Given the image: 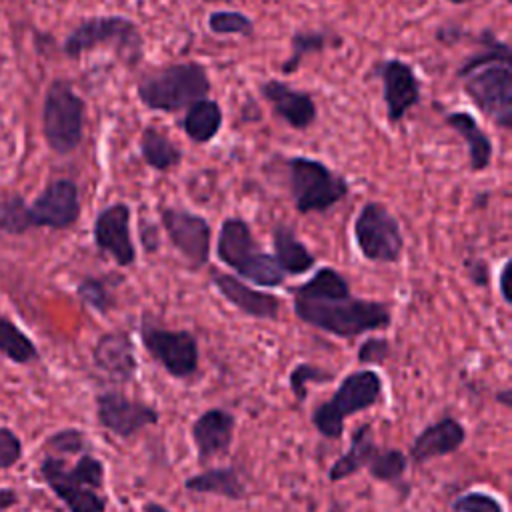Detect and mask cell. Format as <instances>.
I'll return each instance as SVG.
<instances>
[{
    "mask_svg": "<svg viewBox=\"0 0 512 512\" xmlns=\"http://www.w3.org/2000/svg\"><path fill=\"white\" fill-rule=\"evenodd\" d=\"M76 294L88 308L96 310L98 314H106L114 304L112 294L108 290V284L102 278H96V276L82 278L76 286Z\"/></svg>",
    "mask_w": 512,
    "mask_h": 512,
    "instance_id": "cell-34",
    "label": "cell"
},
{
    "mask_svg": "<svg viewBox=\"0 0 512 512\" xmlns=\"http://www.w3.org/2000/svg\"><path fill=\"white\" fill-rule=\"evenodd\" d=\"M260 96L270 104L272 112L294 130H306L316 122L318 110L312 96L304 90H296L290 84L270 78L260 86Z\"/></svg>",
    "mask_w": 512,
    "mask_h": 512,
    "instance_id": "cell-18",
    "label": "cell"
},
{
    "mask_svg": "<svg viewBox=\"0 0 512 512\" xmlns=\"http://www.w3.org/2000/svg\"><path fill=\"white\" fill-rule=\"evenodd\" d=\"M96 418L102 428L122 440H128L140 430L156 426L160 422V412L120 390H104L96 396Z\"/></svg>",
    "mask_w": 512,
    "mask_h": 512,
    "instance_id": "cell-13",
    "label": "cell"
},
{
    "mask_svg": "<svg viewBox=\"0 0 512 512\" xmlns=\"http://www.w3.org/2000/svg\"><path fill=\"white\" fill-rule=\"evenodd\" d=\"M494 398H496V402L502 404L504 408H512V390H510V388H504V390L496 392Z\"/></svg>",
    "mask_w": 512,
    "mask_h": 512,
    "instance_id": "cell-45",
    "label": "cell"
},
{
    "mask_svg": "<svg viewBox=\"0 0 512 512\" xmlns=\"http://www.w3.org/2000/svg\"><path fill=\"white\" fill-rule=\"evenodd\" d=\"M222 124H224L222 108L212 98H200V100L192 102L186 108V114L182 118L184 134L196 144H206V142L214 140L218 136Z\"/></svg>",
    "mask_w": 512,
    "mask_h": 512,
    "instance_id": "cell-26",
    "label": "cell"
},
{
    "mask_svg": "<svg viewBox=\"0 0 512 512\" xmlns=\"http://www.w3.org/2000/svg\"><path fill=\"white\" fill-rule=\"evenodd\" d=\"M272 246V256L286 276H302L310 272L316 264V256L288 224H276L272 228Z\"/></svg>",
    "mask_w": 512,
    "mask_h": 512,
    "instance_id": "cell-22",
    "label": "cell"
},
{
    "mask_svg": "<svg viewBox=\"0 0 512 512\" xmlns=\"http://www.w3.org/2000/svg\"><path fill=\"white\" fill-rule=\"evenodd\" d=\"M352 234L362 258L378 264H394L402 258L404 236L396 216L376 200H368L358 210Z\"/></svg>",
    "mask_w": 512,
    "mask_h": 512,
    "instance_id": "cell-9",
    "label": "cell"
},
{
    "mask_svg": "<svg viewBox=\"0 0 512 512\" xmlns=\"http://www.w3.org/2000/svg\"><path fill=\"white\" fill-rule=\"evenodd\" d=\"M94 48H110L126 68H136L144 56V38L134 20L112 14L82 20L62 46L64 54L74 60Z\"/></svg>",
    "mask_w": 512,
    "mask_h": 512,
    "instance_id": "cell-5",
    "label": "cell"
},
{
    "mask_svg": "<svg viewBox=\"0 0 512 512\" xmlns=\"http://www.w3.org/2000/svg\"><path fill=\"white\" fill-rule=\"evenodd\" d=\"M0 354L16 364H30L40 358L32 338L4 314H0Z\"/></svg>",
    "mask_w": 512,
    "mask_h": 512,
    "instance_id": "cell-29",
    "label": "cell"
},
{
    "mask_svg": "<svg viewBox=\"0 0 512 512\" xmlns=\"http://www.w3.org/2000/svg\"><path fill=\"white\" fill-rule=\"evenodd\" d=\"M140 340L148 356L172 378L186 380L198 370V340L190 330H172L142 318Z\"/></svg>",
    "mask_w": 512,
    "mask_h": 512,
    "instance_id": "cell-10",
    "label": "cell"
},
{
    "mask_svg": "<svg viewBox=\"0 0 512 512\" xmlns=\"http://www.w3.org/2000/svg\"><path fill=\"white\" fill-rule=\"evenodd\" d=\"M462 36H464V30L454 22H448V24H444L436 30V40L442 42V44H448V46L462 40Z\"/></svg>",
    "mask_w": 512,
    "mask_h": 512,
    "instance_id": "cell-42",
    "label": "cell"
},
{
    "mask_svg": "<svg viewBox=\"0 0 512 512\" xmlns=\"http://www.w3.org/2000/svg\"><path fill=\"white\" fill-rule=\"evenodd\" d=\"M372 76L382 82V100L386 106V118L390 124H400L404 116L420 102L422 82L414 68L400 58L380 60Z\"/></svg>",
    "mask_w": 512,
    "mask_h": 512,
    "instance_id": "cell-14",
    "label": "cell"
},
{
    "mask_svg": "<svg viewBox=\"0 0 512 512\" xmlns=\"http://www.w3.org/2000/svg\"><path fill=\"white\" fill-rule=\"evenodd\" d=\"M18 494L12 488H0V512H6L8 508L16 506Z\"/></svg>",
    "mask_w": 512,
    "mask_h": 512,
    "instance_id": "cell-44",
    "label": "cell"
},
{
    "mask_svg": "<svg viewBox=\"0 0 512 512\" xmlns=\"http://www.w3.org/2000/svg\"><path fill=\"white\" fill-rule=\"evenodd\" d=\"M86 104L70 82L54 80L42 104V134L48 148L60 156L74 152L84 138Z\"/></svg>",
    "mask_w": 512,
    "mask_h": 512,
    "instance_id": "cell-8",
    "label": "cell"
},
{
    "mask_svg": "<svg viewBox=\"0 0 512 512\" xmlns=\"http://www.w3.org/2000/svg\"><path fill=\"white\" fill-rule=\"evenodd\" d=\"M138 146L142 160L158 172H168L182 162V150L156 126L142 130Z\"/></svg>",
    "mask_w": 512,
    "mask_h": 512,
    "instance_id": "cell-27",
    "label": "cell"
},
{
    "mask_svg": "<svg viewBox=\"0 0 512 512\" xmlns=\"http://www.w3.org/2000/svg\"><path fill=\"white\" fill-rule=\"evenodd\" d=\"M142 512H172L170 508H166L164 504L160 502H154V500H148L142 504Z\"/></svg>",
    "mask_w": 512,
    "mask_h": 512,
    "instance_id": "cell-46",
    "label": "cell"
},
{
    "mask_svg": "<svg viewBox=\"0 0 512 512\" xmlns=\"http://www.w3.org/2000/svg\"><path fill=\"white\" fill-rule=\"evenodd\" d=\"M46 448L56 454H84L90 448V440L80 428H62L46 438Z\"/></svg>",
    "mask_w": 512,
    "mask_h": 512,
    "instance_id": "cell-35",
    "label": "cell"
},
{
    "mask_svg": "<svg viewBox=\"0 0 512 512\" xmlns=\"http://www.w3.org/2000/svg\"><path fill=\"white\" fill-rule=\"evenodd\" d=\"M138 236H140V242H142L146 254L158 252V248H160V230L154 222H150L148 218L142 216L138 220Z\"/></svg>",
    "mask_w": 512,
    "mask_h": 512,
    "instance_id": "cell-41",
    "label": "cell"
},
{
    "mask_svg": "<svg viewBox=\"0 0 512 512\" xmlns=\"http://www.w3.org/2000/svg\"><path fill=\"white\" fill-rule=\"evenodd\" d=\"M80 218V192L74 180H52L28 206L32 228L66 230Z\"/></svg>",
    "mask_w": 512,
    "mask_h": 512,
    "instance_id": "cell-15",
    "label": "cell"
},
{
    "mask_svg": "<svg viewBox=\"0 0 512 512\" xmlns=\"http://www.w3.org/2000/svg\"><path fill=\"white\" fill-rule=\"evenodd\" d=\"M210 280L218 294L224 300H228L234 308H238L242 314L258 320H276L280 316L282 302L278 296L264 290H256L238 276L218 270L210 272Z\"/></svg>",
    "mask_w": 512,
    "mask_h": 512,
    "instance_id": "cell-17",
    "label": "cell"
},
{
    "mask_svg": "<svg viewBox=\"0 0 512 512\" xmlns=\"http://www.w3.org/2000/svg\"><path fill=\"white\" fill-rule=\"evenodd\" d=\"M212 84L208 70L194 60L174 62L142 72L136 80V96L156 112L186 110L192 102L208 98Z\"/></svg>",
    "mask_w": 512,
    "mask_h": 512,
    "instance_id": "cell-2",
    "label": "cell"
},
{
    "mask_svg": "<svg viewBox=\"0 0 512 512\" xmlns=\"http://www.w3.org/2000/svg\"><path fill=\"white\" fill-rule=\"evenodd\" d=\"M388 354H390V342L380 336H370L360 344L356 358L360 364H380L388 358Z\"/></svg>",
    "mask_w": 512,
    "mask_h": 512,
    "instance_id": "cell-39",
    "label": "cell"
},
{
    "mask_svg": "<svg viewBox=\"0 0 512 512\" xmlns=\"http://www.w3.org/2000/svg\"><path fill=\"white\" fill-rule=\"evenodd\" d=\"M216 256L222 264L232 268L238 278H244L256 286L276 288L286 280V274L274 256L260 250V244L252 236L250 224L242 216H230L220 224Z\"/></svg>",
    "mask_w": 512,
    "mask_h": 512,
    "instance_id": "cell-4",
    "label": "cell"
},
{
    "mask_svg": "<svg viewBox=\"0 0 512 512\" xmlns=\"http://www.w3.org/2000/svg\"><path fill=\"white\" fill-rule=\"evenodd\" d=\"M476 42L480 44V50L462 62V66L456 70L458 78H466L474 70L488 66V64H510V60H512L510 46L504 40H500L492 30H488V28L482 30L476 36Z\"/></svg>",
    "mask_w": 512,
    "mask_h": 512,
    "instance_id": "cell-28",
    "label": "cell"
},
{
    "mask_svg": "<svg viewBox=\"0 0 512 512\" xmlns=\"http://www.w3.org/2000/svg\"><path fill=\"white\" fill-rule=\"evenodd\" d=\"M334 380V374L316 366V364H310V362H300L296 364L290 374H288V388L290 392L294 394V398L298 402H304L308 398V384L314 382V384H326V382H332Z\"/></svg>",
    "mask_w": 512,
    "mask_h": 512,
    "instance_id": "cell-33",
    "label": "cell"
},
{
    "mask_svg": "<svg viewBox=\"0 0 512 512\" xmlns=\"http://www.w3.org/2000/svg\"><path fill=\"white\" fill-rule=\"evenodd\" d=\"M446 126L452 128L468 146V160H470V170L472 172H482L490 166L492 162V140L488 138V134L480 128L478 120L464 110L458 112H450L444 118Z\"/></svg>",
    "mask_w": 512,
    "mask_h": 512,
    "instance_id": "cell-23",
    "label": "cell"
},
{
    "mask_svg": "<svg viewBox=\"0 0 512 512\" xmlns=\"http://www.w3.org/2000/svg\"><path fill=\"white\" fill-rule=\"evenodd\" d=\"M466 440V428L452 416H444L438 422L422 428L410 444L408 460L414 464H424L434 458L448 456L456 452Z\"/></svg>",
    "mask_w": 512,
    "mask_h": 512,
    "instance_id": "cell-21",
    "label": "cell"
},
{
    "mask_svg": "<svg viewBox=\"0 0 512 512\" xmlns=\"http://www.w3.org/2000/svg\"><path fill=\"white\" fill-rule=\"evenodd\" d=\"M366 468L374 480L394 484L404 476L408 468V456L398 448H386V450L378 448Z\"/></svg>",
    "mask_w": 512,
    "mask_h": 512,
    "instance_id": "cell-31",
    "label": "cell"
},
{
    "mask_svg": "<svg viewBox=\"0 0 512 512\" xmlns=\"http://www.w3.org/2000/svg\"><path fill=\"white\" fill-rule=\"evenodd\" d=\"M184 488L194 494H214L228 500L246 498V486L232 466L206 468L184 480Z\"/></svg>",
    "mask_w": 512,
    "mask_h": 512,
    "instance_id": "cell-25",
    "label": "cell"
},
{
    "mask_svg": "<svg viewBox=\"0 0 512 512\" xmlns=\"http://www.w3.org/2000/svg\"><path fill=\"white\" fill-rule=\"evenodd\" d=\"M40 474L48 488L64 502L70 512H104V464L90 452L80 454L74 466L64 458L46 456L40 462Z\"/></svg>",
    "mask_w": 512,
    "mask_h": 512,
    "instance_id": "cell-3",
    "label": "cell"
},
{
    "mask_svg": "<svg viewBox=\"0 0 512 512\" xmlns=\"http://www.w3.org/2000/svg\"><path fill=\"white\" fill-rule=\"evenodd\" d=\"M330 42L340 44V42H334V38L330 40V36L322 30H298V32H294L292 38H290V56L282 62L280 72L284 76L294 74L308 54L322 52Z\"/></svg>",
    "mask_w": 512,
    "mask_h": 512,
    "instance_id": "cell-30",
    "label": "cell"
},
{
    "mask_svg": "<svg viewBox=\"0 0 512 512\" xmlns=\"http://www.w3.org/2000/svg\"><path fill=\"white\" fill-rule=\"evenodd\" d=\"M510 258H506L504 262H502V266H500V272H498V292H500V298L504 300V304L506 306H510L512 304V298H510V294H508V272H510Z\"/></svg>",
    "mask_w": 512,
    "mask_h": 512,
    "instance_id": "cell-43",
    "label": "cell"
},
{
    "mask_svg": "<svg viewBox=\"0 0 512 512\" xmlns=\"http://www.w3.org/2000/svg\"><path fill=\"white\" fill-rule=\"evenodd\" d=\"M454 512H504L502 502L482 490H470L452 502Z\"/></svg>",
    "mask_w": 512,
    "mask_h": 512,
    "instance_id": "cell-37",
    "label": "cell"
},
{
    "mask_svg": "<svg viewBox=\"0 0 512 512\" xmlns=\"http://www.w3.org/2000/svg\"><path fill=\"white\" fill-rule=\"evenodd\" d=\"M292 308L300 322L338 338L384 330L392 322L386 302L356 298L346 276L332 266H320L310 280L292 290Z\"/></svg>",
    "mask_w": 512,
    "mask_h": 512,
    "instance_id": "cell-1",
    "label": "cell"
},
{
    "mask_svg": "<svg viewBox=\"0 0 512 512\" xmlns=\"http://www.w3.org/2000/svg\"><path fill=\"white\" fill-rule=\"evenodd\" d=\"M382 388V376L372 368H360L346 374L336 392L312 410V426L320 436L340 440L346 418L376 406L382 398Z\"/></svg>",
    "mask_w": 512,
    "mask_h": 512,
    "instance_id": "cell-6",
    "label": "cell"
},
{
    "mask_svg": "<svg viewBox=\"0 0 512 512\" xmlns=\"http://www.w3.org/2000/svg\"><path fill=\"white\" fill-rule=\"evenodd\" d=\"M22 458V442L14 430L0 426V470L12 468Z\"/></svg>",
    "mask_w": 512,
    "mask_h": 512,
    "instance_id": "cell-38",
    "label": "cell"
},
{
    "mask_svg": "<svg viewBox=\"0 0 512 512\" xmlns=\"http://www.w3.org/2000/svg\"><path fill=\"white\" fill-rule=\"evenodd\" d=\"M290 194L298 214L326 212L350 194V184L322 160L308 156L288 158Z\"/></svg>",
    "mask_w": 512,
    "mask_h": 512,
    "instance_id": "cell-7",
    "label": "cell"
},
{
    "mask_svg": "<svg viewBox=\"0 0 512 512\" xmlns=\"http://www.w3.org/2000/svg\"><path fill=\"white\" fill-rule=\"evenodd\" d=\"M132 210L126 202H114L102 208L92 226V238L100 252L108 254L118 266L136 262V246L130 232Z\"/></svg>",
    "mask_w": 512,
    "mask_h": 512,
    "instance_id": "cell-16",
    "label": "cell"
},
{
    "mask_svg": "<svg viewBox=\"0 0 512 512\" xmlns=\"http://www.w3.org/2000/svg\"><path fill=\"white\" fill-rule=\"evenodd\" d=\"M464 270H466V276L468 280L474 284V286H480V288H486L490 284V264L476 256V258H466L462 262Z\"/></svg>",
    "mask_w": 512,
    "mask_h": 512,
    "instance_id": "cell-40",
    "label": "cell"
},
{
    "mask_svg": "<svg viewBox=\"0 0 512 512\" xmlns=\"http://www.w3.org/2000/svg\"><path fill=\"white\" fill-rule=\"evenodd\" d=\"M446 2H450V4H454V6H460V4H468V2H472V0H446Z\"/></svg>",
    "mask_w": 512,
    "mask_h": 512,
    "instance_id": "cell-47",
    "label": "cell"
},
{
    "mask_svg": "<svg viewBox=\"0 0 512 512\" xmlns=\"http://www.w3.org/2000/svg\"><path fill=\"white\" fill-rule=\"evenodd\" d=\"M202 2H206V4H216V2H230V0H202Z\"/></svg>",
    "mask_w": 512,
    "mask_h": 512,
    "instance_id": "cell-48",
    "label": "cell"
},
{
    "mask_svg": "<svg viewBox=\"0 0 512 512\" xmlns=\"http://www.w3.org/2000/svg\"><path fill=\"white\" fill-rule=\"evenodd\" d=\"M378 450L376 440H374V432H372V424H362L352 432L350 438V446L348 450L334 460V464L328 470V480L330 482H340L352 474H358L360 470H364L370 462V458L374 456V452Z\"/></svg>",
    "mask_w": 512,
    "mask_h": 512,
    "instance_id": "cell-24",
    "label": "cell"
},
{
    "mask_svg": "<svg viewBox=\"0 0 512 512\" xmlns=\"http://www.w3.org/2000/svg\"><path fill=\"white\" fill-rule=\"evenodd\" d=\"M236 418L224 408H208L190 424V438L200 462H208L230 450Z\"/></svg>",
    "mask_w": 512,
    "mask_h": 512,
    "instance_id": "cell-20",
    "label": "cell"
},
{
    "mask_svg": "<svg viewBox=\"0 0 512 512\" xmlns=\"http://www.w3.org/2000/svg\"><path fill=\"white\" fill-rule=\"evenodd\" d=\"M94 366L114 382H130L138 372L136 348L128 332H104L92 348Z\"/></svg>",
    "mask_w": 512,
    "mask_h": 512,
    "instance_id": "cell-19",
    "label": "cell"
},
{
    "mask_svg": "<svg viewBox=\"0 0 512 512\" xmlns=\"http://www.w3.org/2000/svg\"><path fill=\"white\" fill-rule=\"evenodd\" d=\"M160 222L168 240L186 260L188 268L200 270L208 264L212 228L204 216L184 208L164 206L160 210Z\"/></svg>",
    "mask_w": 512,
    "mask_h": 512,
    "instance_id": "cell-12",
    "label": "cell"
},
{
    "mask_svg": "<svg viewBox=\"0 0 512 512\" xmlns=\"http://www.w3.org/2000/svg\"><path fill=\"white\" fill-rule=\"evenodd\" d=\"M208 30L216 36H244L252 38L254 20L240 10H214L208 14Z\"/></svg>",
    "mask_w": 512,
    "mask_h": 512,
    "instance_id": "cell-32",
    "label": "cell"
},
{
    "mask_svg": "<svg viewBox=\"0 0 512 512\" xmlns=\"http://www.w3.org/2000/svg\"><path fill=\"white\" fill-rule=\"evenodd\" d=\"M30 220H28V206L20 196H12L10 200L4 202L0 210V232L4 234H24L30 230Z\"/></svg>",
    "mask_w": 512,
    "mask_h": 512,
    "instance_id": "cell-36",
    "label": "cell"
},
{
    "mask_svg": "<svg viewBox=\"0 0 512 512\" xmlns=\"http://www.w3.org/2000/svg\"><path fill=\"white\" fill-rule=\"evenodd\" d=\"M464 94L498 128H512V68L488 64L464 78Z\"/></svg>",
    "mask_w": 512,
    "mask_h": 512,
    "instance_id": "cell-11",
    "label": "cell"
}]
</instances>
